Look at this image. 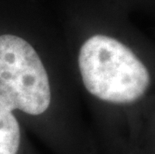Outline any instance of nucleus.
Wrapping results in <instances>:
<instances>
[{
    "label": "nucleus",
    "mask_w": 155,
    "mask_h": 154,
    "mask_svg": "<svg viewBox=\"0 0 155 154\" xmlns=\"http://www.w3.org/2000/svg\"><path fill=\"white\" fill-rule=\"evenodd\" d=\"M53 95L47 70L33 46L19 36L0 35V103L20 119L44 117Z\"/></svg>",
    "instance_id": "obj_2"
},
{
    "label": "nucleus",
    "mask_w": 155,
    "mask_h": 154,
    "mask_svg": "<svg viewBox=\"0 0 155 154\" xmlns=\"http://www.w3.org/2000/svg\"><path fill=\"white\" fill-rule=\"evenodd\" d=\"M78 66L86 90L107 103H133L150 85L143 62L129 47L107 35H93L82 44Z\"/></svg>",
    "instance_id": "obj_1"
},
{
    "label": "nucleus",
    "mask_w": 155,
    "mask_h": 154,
    "mask_svg": "<svg viewBox=\"0 0 155 154\" xmlns=\"http://www.w3.org/2000/svg\"><path fill=\"white\" fill-rule=\"evenodd\" d=\"M22 142L20 120L0 103V154H20Z\"/></svg>",
    "instance_id": "obj_3"
}]
</instances>
